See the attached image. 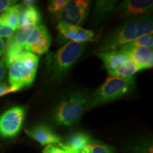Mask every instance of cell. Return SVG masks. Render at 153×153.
I'll return each instance as SVG.
<instances>
[{"label":"cell","instance_id":"cell-1","mask_svg":"<svg viewBox=\"0 0 153 153\" xmlns=\"http://www.w3.org/2000/svg\"><path fill=\"white\" fill-rule=\"evenodd\" d=\"M153 22L150 14L128 19L110 32L99 45V53L117 51L124 45L142 36L152 35Z\"/></svg>","mask_w":153,"mask_h":153},{"label":"cell","instance_id":"cell-2","mask_svg":"<svg viewBox=\"0 0 153 153\" xmlns=\"http://www.w3.org/2000/svg\"><path fill=\"white\" fill-rule=\"evenodd\" d=\"M89 97L90 94L85 91H73L63 97L52 112L54 123L65 127L75 124L87 111Z\"/></svg>","mask_w":153,"mask_h":153},{"label":"cell","instance_id":"cell-3","mask_svg":"<svg viewBox=\"0 0 153 153\" xmlns=\"http://www.w3.org/2000/svg\"><path fill=\"white\" fill-rule=\"evenodd\" d=\"M86 43L70 41L55 52L48 54L45 58L47 72L51 78L60 81L81 56Z\"/></svg>","mask_w":153,"mask_h":153},{"label":"cell","instance_id":"cell-4","mask_svg":"<svg viewBox=\"0 0 153 153\" xmlns=\"http://www.w3.org/2000/svg\"><path fill=\"white\" fill-rule=\"evenodd\" d=\"M39 58L33 53L24 51L16 56L9 65V82L15 91L30 87L36 79Z\"/></svg>","mask_w":153,"mask_h":153},{"label":"cell","instance_id":"cell-5","mask_svg":"<svg viewBox=\"0 0 153 153\" xmlns=\"http://www.w3.org/2000/svg\"><path fill=\"white\" fill-rule=\"evenodd\" d=\"M135 88L134 76H110L89 97L87 111L131 93Z\"/></svg>","mask_w":153,"mask_h":153},{"label":"cell","instance_id":"cell-6","mask_svg":"<svg viewBox=\"0 0 153 153\" xmlns=\"http://www.w3.org/2000/svg\"><path fill=\"white\" fill-rule=\"evenodd\" d=\"M91 7V1L70 0L56 15L58 24L79 26L87 18Z\"/></svg>","mask_w":153,"mask_h":153},{"label":"cell","instance_id":"cell-7","mask_svg":"<svg viewBox=\"0 0 153 153\" xmlns=\"http://www.w3.org/2000/svg\"><path fill=\"white\" fill-rule=\"evenodd\" d=\"M26 116V108L16 106L7 110L0 116V137L13 138L19 133Z\"/></svg>","mask_w":153,"mask_h":153},{"label":"cell","instance_id":"cell-8","mask_svg":"<svg viewBox=\"0 0 153 153\" xmlns=\"http://www.w3.org/2000/svg\"><path fill=\"white\" fill-rule=\"evenodd\" d=\"M51 36L48 29L43 24L33 28L24 45L25 51L33 54L43 55L48 52L51 45Z\"/></svg>","mask_w":153,"mask_h":153},{"label":"cell","instance_id":"cell-9","mask_svg":"<svg viewBox=\"0 0 153 153\" xmlns=\"http://www.w3.org/2000/svg\"><path fill=\"white\" fill-rule=\"evenodd\" d=\"M152 0H126L115 9L120 18H135L150 14L152 9Z\"/></svg>","mask_w":153,"mask_h":153},{"label":"cell","instance_id":"cell-10","mask_svg":"<svg viewBox=\"0 0 153 153\" xmlns=\"http://www.w3.org/2000/svg\"><path fill=\"white\" fill-rule=\"evenodd\" d=\"M25 133L42 146L56 144L62 142L63 140L50 126L44 123L38 124L29 129H26Z\"/></svg>","mask_w":153,"mask_h":153},{"label":"cell","instance_id":"cell-11","mask_svg":"<svg viewBox=\"0 0 153 153\" xmlns=\"http://www.w3.org/2000/svg\"><path fill=\"white\" fill-rule=\"evenodd\" d=\"M120 51H123L125 54L133 61L142 71L145 69L152 68L153 52L152 48L143 47L136 48H120Z\"/></svg>","mask_w":153,"mask_h":153},{"label":"cell","instance_id":"cell-12","mask_svg":"<svg viewBox=\"0 0 153 153\" xmlns=\"http://www.w3.org/2000/svg\"><path fill=\"white\" fill-rule=\"evenodd\" d=\"M57 28L65 39L72 42L86 43L95 40V34L92 30L85 29L80 26H70L62 24H57Z\"/></svg>","mask_w":153,"mask_h":153},{"label":"cell","instance_id":"cell-13","mask_svg":"<svg viewBox=\"0 0 153 153\" xmlns=\"http://www.w3.org/2000/svg\"><path fill=\"white\" fill-rule=\"evenodd\" d=\"M91 140L88 133L84 131H76L70 134L59 144L68 153H80Z\"/></svg>","mask_w":153,"mask_h":153},{"label":"cell","instance_id":"cell-14","mask_svg":"<svg viewBox=\"0 0 153 153\" xmlns=\"http://www.w3.org/2000/svg\"><path fill=\"white\" fill-rule=\"evenodd\" d=\"M98 56L104 62L105 68L106 69L110 76H114L117 69L123 65L129 59V57L120 50L99 53H98Z\"/></svg>","mask_w":153,"mask_h":153},{"label":"cell","instance_id":"cell-15","mask_svg":"<svg viewBox=\"0 0 153 153\" xmlns=\"http://www.w3.org/2000/svg\"><path fill=\"white\" fill-rule=\"evenodd\" d=\"M41 14L35 6L22 5L19 14V28H34L41 22Z\"/></svg>","mask_w":153,"mask_h":153},{"label":"cell","instance_id":"cell-16","mask_svg":"<svg viewBox=\"0 0 153 153\" xmlns=\"http://www.w3.org/2000/svg\"><path fill=\"white\" fill-rule=\"evenodd\" d=\"M22 4L11 6L0 15V24L16 30L19 28V14Z\"/></svg>","mask_w":153,"mask_h":153},{"label":"cell","instance_id":"cell-17","mask_svg":"<svg viewBox=\"0 0 153 153\" xmlns=\"http://www.w3.org/2000/svg\"><path fill=\"white\" fill-rule=\"evenodd\" d=\"M117 2V1H110V0L97 1L94 9V16L97 19L103 18L105 15L114 10Z\"/></svg>","mask_w":153,"mask_h":153},{"label":"cell","instance_id":"cell-18","mask_svg":"<svg viewBox=\"0 0 153 153\" xmlns=\"http://www.w3.org/2000/svg\"><path fill=\"white\" fill-rule=\"evenodd\" d=\"M80 153H114V150L111 146L91 140Z\"/></svg>","mask_w":153,"mask_h":153},{"label":"cell","instance_id":"cell-19","mask_svg":"<svg viewBox=\"0 0 153 153\" xmlns=\"http://www.w3.org/2000/svg\"><path fill=\"white\" fill-rule=\"evenodd\" d=\"M138 71H140L138 66L129 58L123 65H121L119 68L117 69L113 76L129 77V76H133Z\"/></svg>","mask_w":153,"mask_h":153},{"label":"cell","instance_id":"cell-20","mask_svg":"<svg viewBox=\"0 0 153 153\" xmlns=\"http://www.w3.org/2000/svg\"><path fill=\"white\" fill-rule=\"evenodd\" d=\"M33 30V28H28V29L19 28L16 33H14L12 37L9 38L8 41L14 44L16 46L24 49L25 44H26Z\"/></svg>","mask_w":153,"mask_h":153},{"label":"cell","instance_id":"cell-21","mask_svg":"<svg viewBox=\"0 0 153 153\" xmlns=\"http://www.w3.org/2000/svg\"><path fill=\"white\" fill-rule=\"evenodd\" d=\"M153 46V37L152 35H147L142 36V37L137 38L134 40L131 43L123 45L124 48H136V47H143L152 48ZM121 48V47H120Z\"/></svg>","mask_w":153,"mask_h":153},{"label":"cell","instance_id":"cell-22","mask_svg":"<svg viewBox=\"0 0 153 153\" xmlns=\"http://www.w3.org/2000/svg\"><path fill=\"white\" fill-rule=\"evenodd\" d=\"M68 0H52L50 1L48 5V11L55 16L58 14L65 7Z\"/></svg>","mask_w":153,"mask_h":153},{"label":"cell","instance_id":"cell-23","mask_svg":"<svg viewBox=\"0 0 153 153\" xmlns=\"http://www.w3.org/2000/svg\"><path fill=\"white\" fill-rule=\"evenodd\" d=\"M43 153H68L59 143L48 145L44 148Z\"/></svg>","mask_w":153,"mask_h":153},{"label":"cell","instance_id":"cell-24","mask_svg":"<svg viewBox=\"0 0 153 153\" xmlns=\"http://www.w3.org/2000/svg\"><path fill=\"white\" fill-rule=\"evenodd\" d=\"M15 33V30L7 26L0 24V38H7L9 39L12 37Z\"/></svg>","mask_w":153,"mask_h":153},{"label":"cell","instance_id":"cell-25","mask_svg":"<svg viewBox=\"0 0 153 153\" xmlns=\"http://www.w3.org/2000/svg\"><path fill=\"white\" fill-rule=\"evenodd\" d=\"M13 92H16V91L10 85L4 82H0V97Z\"/></svg>","mask_w":153,"mask_h":153},{"label":"cell","instance_id":"cell-26","mask_svg":"<svg viewBox=\"0 0 153 153\" xmlns=\"http://www.w3.org/2000/svg\"><path fill=\"white\" fill-rule=\"evenodd\" d=\"M16 2L17 1H12V0H0V14L11 6L16 4Z\"/></svg>","mask_w":153,"mask_h":153},{"label":"cell","instance_id":"cell-27","mask_svg":"<svg viewBox=\"0 0 153 153\" xmlns=\"http://www.w3.org/2000/svg\"><path fill=\"white\" fill-rule=\"evenodd\" d=\"M7 65H6V62L4 57L1 58L0 60V82H1V80L4 79L5 74H6V71H7Z\"/></svg>","mask_w":153,"mask_h":153},{"label":"cell","instance_id":"cell-28","mask_svg":"<svg viewBox=\"0 0 153 153\" xmlns=\"http://www.w3.org/2000/svg\"><path fill=\"white\" fill-rule=\"evenodd\" d=\"M6 50V44L2 38H0V57H1L5 53Z\"/></svg>","mask_w":153,"mask_h":153},{"label":"cell","instance_id":"cell-29","mask_svg":"<svg viewBox=\"0 0 153 153\" xmlns=\"http://www.w3.org/2000/svg\"><path fill=\"white\" fill-rule=\"evenodd\" d=\"M36 2V1H33V0H26V1H23V4L24 6H33Z\"/></svg>","mask_w":153,"mask_h":153}]
</instances>
